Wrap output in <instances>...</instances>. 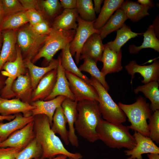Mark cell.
Returning a JSON list of instances; mask_svg holds the SVG:
<instances>
[{
  "label": "cell",
  "mask_w": 159,
  "mask_h": 159,
  "mask_svg": "<svg viewBox=\"0 0 159 159\" xmlns=\"http://www.w3.org/2000/svg\"><path fill=\"white\" fill-rule=\"evenodd\" d=\"M159 84L158 82L153 81L139 85L134 90L135 94L141 92L150 100L151 103L150 105V108L153 112L159 110Z\"/></svg>",
  "instance_id": "27"
},
{
  "label": "cell",
  "mask_w": 159,
  "mask_h": 159,
  "mask_svg": "<svg viewBox=\"0 0 159 159\" xmlns=\"http://www.w3.org/2000/svg\"><path fill=\"white\" fill-rule=\"evenodd\" d=\"M137 2L140 4L150 8L154 7V4L151 0H138Z\"/></svg>",
  "instance_id": "48"
},
{
  "label": "cell",
  "mask_w": 159,
  "mask_h": 159,
  "mask_svg": "<svg viewBox=\"0 0 159 159\" xmlns=\"http://www.w3.org/2000/svg\"><path fill=\"white\" fill-rule=\"evenodd\" d=\"M127 19L124 11L120 8L118 9L105 25L99 30L102 40L112 32L117 31L121 28Z\"/></svg>",
  "instance_id": "29"
},
{
  "label": "cell",
  "mask_w": 159,
  "mask_h": 159,
  "mask_svg": "<svg viewBox=\"0 0 159 159\" xmlns=\"http://www.w3.org/2000/svg\"><path fill=\"white\" fill-rule=\"evenodd\" d=\"M90 84L97 91L99 96L98 105L103 119L111 123H122L127 117L123 111L112 100L108 91L94 77H91Z\"/></svg>",
  "instance_id": "6"
},
{
  "label": "cell",
  "mask_w": 159,
  "mask_h": 159,
  "mask_svg": "<svg viewBox=\"0 0 159 159\" xmlns=\"http://www.w3.org/2000/svg\"><path fill=\"white\" fill-rule=\"evenodd\" d=\"M147 156L149 159H159V154L150 153L148 154Z\"/></svg>",
  "instance_id": "51"
},
{
  "label": "cell",
  "mask_w": 159,
  "mask_h": 159,
  "mask_svg": "<svg viewBox=\"0 0 159 159\" xmlns=\"http://www.w3.org/2000/svg\"><path fill=\"white\" fill-rule=\"evenodd\" d=\"M25 66L28 70L30 77L33 90L36 87L41 79L48 72L57 69L59 64V59H52L49 64L44 67H39L33 63L29 58L24 59Z\"/></svg>",
  "instance_id": "24"
},
{
  "label": "cell",
  "mask_w": 159,
  "mask_h": 159,
  "mask_svg": "<svg viewBox=\"0 0 159 159\" xmlns=\"http://www.w3.org/2000/svg\"><path fill=\"white\" fill-rule=\"evenodd\" d=\"M0 51H1V50H0Z\"/></svg>",
  "instance_id": "57"
},
{
  "label": "cell",
  "mask_w": 159,
  "mask_h": 159,
  "mask_svg": "<svg viewBox=\"0 0 159 159\" xmlns=\"http://www.w3.org/2000/svg\"><path fill=\"white\" fill-rule=\"evenodd\" d=\"M75 33V30L63 31L52 28L44 45L32 59V62L34 64L43 57L47 66L57 52L72 42Z\"/></svg>",
  "instance_id": "5"
},
{
  "label": "cell",
  "mask_w": 159,
  "mask_h": 159,
  "mask_svg": "<svg viewBox=\"0 0 159 159\" xmlns=\"http://www.w3.org/2000/svg\"><path fill=\"white\" fill-rule=\"evenodd\" d=\"M103 0H94V9L95 13L99 14L101 11V5L104 1Z\"/></svg>",
  "instance_id": "47"
},
{
  "label": "cell",
  "mask_w": 159,
  "mask_h": 159,
  "mask_svg": "<svg viewBox=\"0 0 159 159\" xmlns=\"http://www.w3.org/2000/svg\"><path fill=\"white\" fill-rule=\"evenodd\" d=\"M143 41L141 45L139 46L130 45L129 47L130 53L132 54H136L141 50L150 48L159 52V40L154 33L151 25H150L147 30L143 33Z\"/></svg>",
  "instance_id": "33"
},
{
  "label": "cell",
  "mask_w": 159,
  "mask_h": 159,
  "mask_svg": "<svg viewBox=\"0 0 159 159\" xmlns=\"http://www.w3.org/2000/svg\"><path fill=\"white\" fill-rule=\"evenodd\" d=\"M22 150L18 148L0 147V159H15Z\"/></svg>",
  "instance_id": "42"
},
{
  "label": "cell",
  "mask_w": 159,
  "mask_h": 159,
  "mask_svg": "<svg viewBox=\"0 0 159 159\" xmlns=\"http://www.w3.org/2000/svg\"><path fill=\"white\" fill-rule=\"evenodd\" d=\"M34 124L33 121L14 132L0 143V147L24 148L35 138Z\"/></svg>",
  "instance_id": "12"
},
{
  "label": "cell",
  "mask_w": 159,
  "mask_h": 159,
  "mask_svg": "<svg viewBox=\"0 0 159 159\" xmlns=\"http://www.w3.org/2000/svg\"><path fill=\"white\" fill-rule=\"evenodd\" d=\"M62 9L59 0H40V12L51 24L52 20L57 16Z\"/></svg>",
  "instance_id": "36"
},
{
  "label": "cell",
  "mask_w": 159,
  "mask_h": 159,
  "mask_svg": "<svg viewBox=\"0 0 159 159\" xmlns=\"http://www.w3.org/2000/svg\"><path fill=\"white\" fill-rule=\"evenodd\" d=\"M34 131L35 138L41 147L42 153L40 158L48 159L54 158L59 155L68 158L82 159L80 153H72L64 146L59 138L52 130L48 117L44 114L34 116Z\"/></svg>",
  "instance_id": "1"
},
{
  "label": "cell",
  "mask_w": 159,
  "mask_h": 159,
  "mask_svg": "<svg viewBox=\"0 0 159 159\" xmlns=\"http://www.w3.org/2000/svg\"><path fill=\"white\" fill-rule=\"evenodd\" d=\"M116 31L117 35L115 40L108 42L105 45L111 50L117 52L120 51L121 47L129 40L143 34V33L133 32L130 27L125 23Z\"/></svg>",
  "instance_id": "28"
},
{
  "label": "cell",
  "mask_w": 159,
  "mask_h": 159,
  "mask_svg": "<svg viewBox=\"0 0 159 159\" xmlns=\"http://www.w3.org/2000/svg\"><path fill=\"white\" fill-rule=\"evenodd\" d=\"M19 1L26 10L30 9H34L40 12V0H19Z\"/></svg>",
  "instance_id": "44"
},
{
  "label": "cell",
  "mask_w": 159,
  "mask_h": 159,
  "mask_svg": "<svg viewBox=\"0 0 159 159\" xmlns=\"http://www.w3.org/2000/svg\"><path fill=\"white\" fill-rule=\"evenodd\" d=\"M123 0H105L98 17L94 23V28L99 30L106 23L113 13L120 8Z\"/></svg>",
  "instance_id": "30"
},
{
  "label": "cell",
  "mask_w": 159,
  "mask_h": 159,
  "mask_svg": "<svg viewBox=\"0 0 159 159\" xmlns=\"http://www.w3.org/2000/svg\"><path fill=\"white\" fill-rule=\"evenodd\" d=\"M60 2L64 9H71L76 8L77 0H60Z\"/></svg>",
  "instance_id": "45"
},
{
  "label": "cell",
  "mask_w": 159,
  "mask_h": 159,
  "mask_svg": "<svg viewBox=\"0 0 159 159\" xmlns=\"http://www.w3.org/2000/svg\"><path fill=\"white\" fill-rule=\"evenodd\" d=\"M125 68L128 73L131 75V84L136 73L140 74L143 77L141 82L144 84L153 81L159 82V61L157 59L148 65H140L135 61L131 60L125 65Z\"/></svg>",
  "instance_id": "11"
},
{
  "label": "cell",
  "mask_w": 159,
  "mask_h": 159,
  "mask_svg": "<svg viewBox=\"0 0 159 159\" xmlns=\"http://www.w3.org/2000/svg\"><path fill=\"white\" fill-rule=\"evenodd\" d=\"M68 159H75L73 158L70 157V158H68Z\"/></svg>",
  "instance_id": "55"
},
{
  "label": "cell",
  "mask_w": 159,
  "mask_h": 159,
  "mask_svg": "<svg viewBox=\"0 0 159 159\" xmlns=\"http://www.w3.org/2000/svg\"><path fill=\"white\" fill-rule=\"evenodd\" d=\"M29 25L32 29L39 35H48L52 29L51 24L47 20L34 25Z\"/></svg>",
  "instance_id": "41"
},
{
  "label": "cell",
  "mask_w": 159,
  "mask_h": 159,
  "mask_svg": "<svg viewBox=\"0 0 159 159\" xmlns=\"http://www.w3.org/2000/svg\"><path fill=\"white\" fill-rule=\"evenodd\" d=\"M77 21V27L74 37L69 43V49L72 56H75L76 63L78 64L80 60V52L83 45L91 35L95 33L100 34V31L94 27L95 21H85L79 16Z\"/></svg>",
  "instance_id": "9"
},
{
  "label": "cell",
  "mask_w": 159,
  "mask_h": 159,
  "mask_svg": "<svg viewBox=\"0 0 159 159\" xmlns=\"http://www.w3.org/2000/svg\"><path fill=\"white\" fill-rule=\"evenodd\" d=\"M153 29L157 37L159 39V15L157 16L152 24Z\"/></svg>",
  "instance_id": "46"
},
{
  "label": "cell",
  "mask_w": 159,
  "mask_h": 159,
  "mask_svg": "<svg viewBox=\"0 0 159 159\" xmlns=\"http://www.w3.org/2000/svg\"><path fill=\"white\" fill-rule=\"evenodd\" d=\"M133 136L135 146L132 149L125 151L126 155L130 156L127 159H143L142 155L145 153H159V148L149 137L135 131Z\"/></svg>",
  "instance_id": "13"
},
{
  "label": "cell",
  "mask_w": 159,
  "mask_h": 159,
  "mask_svg": "<svg viewBox=\"0 0 159 159\" xmlns=\"http://www.w3.org/2000/svg\"><path fill=\"white\" fill-rule=\"evenodd\" d=\"M65 73L75 100L79 102L87 100L98 102V94L92 85L71 72L65 71Z\"/></svg>",
  "instance_id": "10"
},
{
  "label": "cell",
  "mask_w": 159,
  "mask_h": 159,
  "mask_svg": "<svg viewBox=\"0 0 159 159\" xmlns=\"http://www.w3.org/2000/svg\"><path fill=\"white\" fill-rule=\"evenodd\" d=\"M11 89L15 98L30 104L33 89L29 71L16 79L13 83Z\"/></svg>",
  "instance_id": "19"
},
{
  "label": "cell",
  "mask_w": 159,
  "mask_h": 159,
  "mask_svg": "<svg viewBox=\"0 0 159 159\" xmlns=\"http://www.w3.org/2000/svg\"><path fill=\"white\" fill-rule=\"evenodd\" d=\"M34 118L33 116L25 117L19 113L16 114L15 118L9 122H0V138L2 142L15 131L34 121Z\"/></svg>",
  "instance_id": "25"
},
{
  "label": "cell",
  "mask_w": 159,
  "mask_h": 159,
  "mask_svg": "<svg viewBox=\"0 0 159 159\" xmlns=\"http://www.w3.org/2000/svg\"><path fill=\"white\" fill-rule=\"evenodd\" d=\"M57 73V69L52 70L41 79L33 91L31 102L38 100H44L50 94L56 82Z\"/></svg>",
  "instance_id": "18"
},
{
  "label": "cell",
  "mask_w": 159,
  "mask_h": 159,
  "mask_svg": "<svg viewBox=\"0 0 159 159\" xmlns=\"http://www.w3.org/2000/svg\"><path fill=\"white\" fill-rule=\"evenodd\" d=\"M17 56L15 60L6 63L0 72L3 76L7 77L4 85L1 90V97L5 99L15 98L11 88L13 83L20 75L28 72L25 67L21 50L16 44Z\"/></svg>",
  "instance_id": "8"
},
{
  "label": "cell",
  "mask_w": 159,
  "mask_h": 159,
  "mask_svg": "<svg viewBox=\"0 0 159 159\" xmlns=\"http://www.w3.org/2000/svg\"><path fill=\"white\" fill-rule=\"evenodd\" d=\"M149 137L157 144L159 143V110L153 112L148 124Z\"/></svg>",
  "instance_id": "39"
},
{
  "label": "cell",
  "mask_w": 159,
  "mask_h": 159,
  "mask_svg": "<svg viewBox=\"0 0 159 159\" xmlns=\"http://www.w3.org/2000/svg\"><path fill=\"white\" fill-rule=\"evenodd\" d=\"M2 142V141H1V138H0V143Z\"/></svg>",
  "instance_id": "56"
},
{
  "label": "cell",
  "mask_w": 159,
  "mask_h": 159,
  "mask_svg": "<svg viewBox=\"0 0 159 159\" xmlns=\"http://www.w3.org/2000/svg\"><path fill=\"white\" fill-rule=\"evenodd\" d=\"M3 42V37L2 31L0 29V50H1Z\"/></svg>",
  "instance_id": "53"
},
{
  "label": "cell",
  "mask_w": 159,
  "mask_h": 159,
  "mask_svg": "<svg viewBox=\"0 0 159 159\" xmlns=\"http://www.w3.org/2000/svg\"><path fill=\"white\" fill-rule=\"evenodd\" d=\"M26 11L18 13L5 18L0 26L1 31L6 30L17 31L29 23Z\"/></svg>",
  "instance_id": "34"
},
{
  "label": "cell",
  "mask_w": 159,
  "mask_h": 159,
  "mask_svg": "<svg viewBox=\"0 0 159 159\" xmlns=\"http://www.w3.org/2000/svg\"><path fill=\"white\" fill-rule=\"evenodd\" d=\"M26 12L29 19V24L31 25L47 20L41 12L35 9H29L26 10Z\"/></svg>",
  "instance_id": "43"
},
{
  "label": "cell",
  "mask_w": 159,
  "mask_h": 159,
  "mask_svg": "<svg viewBox=\"0 0 159 159\" xmlns=\"http://www.w3.org/2000/svg\"><path fill=\"white\" fill-rule=\"evenodd\" d=\"M66 98L64 96H59L49 100H38L31 102L30 104L35 107V108L32 111V115L34 116L39 114L46 115L49 118L51 126L53 116L56 109L61 106Z\"/></svg>",
  "instance_id": "22"
},
{
  "label": "cell",
  "mask_w": 159,
  "mask_h": 159,
  "mask_svg": "<svg viewBox=\"0 0 159 159\" xmlns=\"http://www.w3.org/2000/svg\"><path fill=\"white\" fill-rule=\"evenodd\" d=\"M69 47V44H67L61 50L62 51L59 56L62 68L65 71L74 74L90 84V79L83 74L77 67L70 52Z\"/></svg>",
  "instance_id": "32"
},
{
  "label": "cell",
  "mask_w": 159,
  "mask_h": 159,
  "mask_svg": "<svg viewBox=\"0 0 159 159\" xmlns=\"http://www.w3.org/2000/svg\"><path fill=\"white\" fill-rule=\"evenodd\" d=\"M42 151L35 138L18 154L15 159H33L40 158Z\"/></svg>",
  "instance_id": "38"
},
{
  "label": "cell",
  "mask_w": 159,
  "mask_h": 159,
  "mask_svg": "<svg viewBox=\"0 0 159 159\" xmlns=\"http://www.w3.org/2000/svg\"><path fill=\"white\" fill-rule=\"evenodd\" d=\"M35 107L16 98L7 99L0 97V115L7 116L22 113L25 117L32 116V111Z\"/></svg>",
  "instance_id": "15"
},
{
  "label": "cell",
  "mask_w": 159,
  "mask_h": 159,
  "mask_svg": "<svg viewBox=\"0 0 159 159\" xmlns=\"http://www.w3.org/2000/svg\"><path fill=\"white\" fill-rule=\"evenodd\" d=\"M16 31L17 44L23 59L29 58L32 60L44 45L48 35L36 33L28 23Z\"/></svg>",
  "instance_id": "7"
},
{
  "label": "cell",
  "mask_w": 159,
  "mask_h": 159,
  "mask_svg": "<svg viewBox=\"0 0 159 159\" xmlns=\"http://www.w3.org/2000/svg\"><path fill=\"white\" fill-rule=\"evenodd\" d=\"M79 16L76 8L64 9L62 13L54 19L51 27L53 29L63 31L76 30L77 27V19Z\"/></svg>",
  "instance_id": "23"
},
{
  "label": "cell",
  "mask_w": 159,
  "mask_h": 159,
  "mask_svg": "<svg viewBox=\"0 0 159 159\" xmlns=\"http://www.w3.org/2000/svg\"><path fill=\"white\" fill-rule=\"evenodd\" d=\"M76 9L79 16L88 22L95 21L97 18L92 0H77Z\"/></svg>",
  "instance_id": "37"
},
{
  "label": "cell",
  "mask_w": 159,
  "mask_h": 159,
  "mask_svg": "<svg viewBox=\"0 0 159 159\" xmlns=\"http://www.w3.org/2000/svg\"><path fill=\"white\" fill-rule=\"evenodd\" d=\"M118 105L131 123L130 125L128 126L130 129L149 137L147 120L149 118L153 112L150 109L149 103L146 102L145 99L140 96L132 104H126L120 102Z\"/></svg>",
  "instance_id": "4"
},
{
  "label": "cell",
  "mask_w": 159,
  "mask_h": 159,
  "mask_svg": "<svg viewBox=\"0 0 159 159\" xmlns=\"http://www.w3.org/2000/svg\"><path fill=\"white\" fill-rule=\"evenodd\" d=\"M5 17V13L2 6L1 0H0V27Z\"/></svg>",
  "instance_id": "49"
},
{
  "label": "cell",
  "mask_w": 159,
  "mask_h": 159,
  "mask_svg": "<svg viewBox=\"0 0 159 159\" xmlns=\"http://www.w3.org/2000/svg\"><path fill=\"white\" fill-rule=\"evenodd\" d=\"M1 1L5 17L26 11L24 8L19 0H1Z\"/></svg>",
  "instance_id": "40"
},
{
  "label": "cell",
  "mask_w": 159,
  "mask_h": 159,
  "mask_svg": "<svg viewBox=\"0 0 159 159\" xmlns=\"http://www.w3.org/2000/svg\"><path fill=\"white\" fill-rule=\"evenodd\" d=\"M16 31H2L3 42L0 52V73L4 64L13 61L17 56Z\"/></svg>",
  "instance_id": "14"
},
{
  "label": "cell",
  "mask_w": 159,
  "mask_h": 159,
  "mask_svg": "<svg viewBox=\"0 0 159 159\" xmlns=\"http://www.w3.org/2000/svg\"><path fill=\"white\" fill-rule=\"evenodd\" d=\"M77 102L76 100L66 98L61 105L68 125L69 143L72 146L76 147H78L79 145L78 138L75 134L74 128V123L78 114Z\"/></svg>",
  "instance_id": "16"
},
{
  "label": "cell",
  "mask_w": 159,
  "mask_h": 159,
  "mask_svg": "<svg viewBox=\"0 0 159 159\" xmlns=\"http://www.w3.org/2000/svg\"><path fill=\"white\" fill-rule=\"evenodd\" d=\"M67 123L66 117L61 106L56 109L53 117L52 130L55 134L59 135L66 145L69 143L68 131L66 128Z\"/></svg>",
  "instance_id": "31"
},
{
  "label": "cell",
  "mask_w": 159,
  "mask_h": 159,
  "mask_svg": "<svg viewBox=\"0 0 159 159\" xmlns=\"http://www.w3.org/2000/svg\"><path fill=\"white\" fill-rule=\"evenodd\" d=\"M59 64L57 69V78L53 90L50 94L44 100H49L59 96L65 97L75 100V97L69 87L68 81L65 76V71L62 68L59 56Z\"/></svg>",
  "instance_id": "20"
},
{
  "label": "cell",
  "mask_w": 159,
  "mask_h": 159,
  "mask_svg": "<svg viewBox=\"0 0 159 159\" xmlns=\"http://www.w3.org/2000/svg\"><path fill=\"white\" fill-rule=\"evenodd\" d=\"M15 117V115H11L7 116H4L0 115V121L3 120L11 121Z\"/></svg>",
  "instance_id": "50"
},
{
  "label": "cell",
  "mask_w": 159,
  "mask_h": 159,
  "mask_svg": "<svg viewBox=\"0 0 159 159\" xmlns=\"http://www.w3.org/2000/svg\"><path fill=\"white\" fill-rule=\"evenodd\" d=\"M68 157L65 155H59L56 157L50 158L43 159L41 158H35L34 159H67Z\"/></svg>",
  "instance_id": "52"
},
{
  "label": "cell",
  "mask_w": 159,
  "mask_h": 159,
  "mask_svg": "<svg viewBox=\"0 0 159 159\" xmlns=\"http://www.w3.org/2000/svg\"><path fill=\"white\" fill-rule=\"evenodd\" d=\"M120 8L125 12L128 19L133 22H137L149 15L148 11L150 8L142 5L137 1L124 0Z\"/></svg>",
  "instance_id": "26"
},
{
  "label": "cell",
  "mask_w": 159,
  "mask_h": 159,
  "mask_svg": "<svg viewBox=\"0 0 159 159\" xmlns=\"http://www.w3.org/2000/svg\"><path fill=\"white\" fill-rule=\"evenodd\" d=\"M122 57L121 49L117 52L105 46L101 61L103 66L101 70L104 76H105L108 74L119 72L122 70Z\"/></svg>",
  "instance_id": "21"
},
{
  "label": "cell",
  "mask_w": 159,
  "mask_h": 159,
  "mask_svg": "<svg viewBox=\"0 0 159 159\" xmlns=\"http://www.w3.org/2000/svg\"><path fill=\"white\" fill-rule=\"evenodd\" d=\"M4 82L3 80L2 79L1 77L0 76V89H2L3 84H4Z\"/></svg>",
  "instance_id": "54"
},
{
  "label": "cell",
  "mask_w": 159,
  "mask_h": 159,
  "mask_svg": "<svg viewBox=\"0 0 159 159\" xmlns=\"http://www.w3.org/2000/svg\"><path fill=\"white\" fill-rule=\"evenodd\" d=\"M105 48L100 34L91 35L83 45L80 52V60L86 57L92 59L96 63L101 62Z\"/></svg>",
  "instance_id": "17"
},
{
  "label": "cell",
  "mask_w": 159,
  "mask_h": 159,
  "mask_svg": "<svg viewBox=\"0 0 159 159\" xmlns=\"http://www.w3.org/2000/svg\"><path fill=\"white\" fill-rule=\"evenodd\" d=\"M83 63L78 68L81 71L87 72L99 81L102 86L107 91L110 87L105 80V77L98 68L97 63L95 61L88 57L83 59Z\"/></svg>",
  "instance_id": "35"
},
{
  "label": "cell",
  "mask_w": 159,
  "mask_h": 159,
  "mask_svg": "<svg viewBox=\"0 0 159 159\" xmlns=\"http://www.w3.org/2000/svg\"><path fill=\"white\" fill-rule=\"evenodd\" d=\"M77 110L75 131L89 142H96L98 140L96 128L102 119L98 102L87 100L78 102Z\"/></svg>",
  "instance_id": "2"
},
{
  "label": "cell",
  "mask_w": 159,
  "mask_h": 159,
  "mask_svg": "<svg viewBox=\"0 0 159 159\" xmlns=\"http://www.w3.org/2000/svg\"><path fill=\"white\" fill-rule=\"evenodd\" d=\"M130 129L128 126L122 123H111L102 119L97 127L96 131L98 140L110 148H125L130 150L135 146L136 143Z\"/></svg>",
  "instance_id": "3"
}]
</instances>
